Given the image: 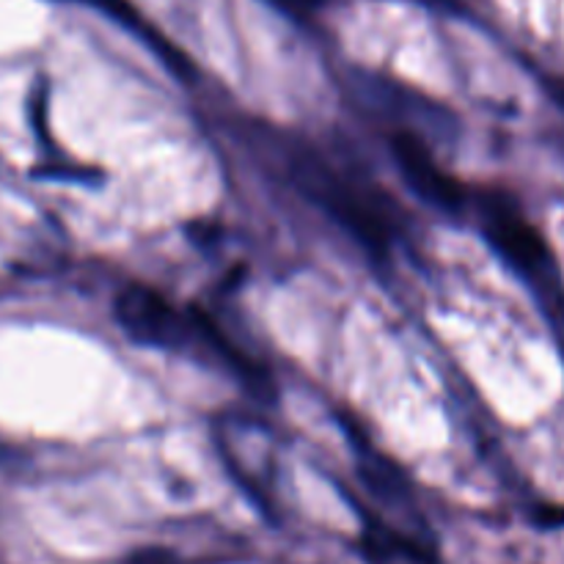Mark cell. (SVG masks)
Here are the masks:
<instances>
[{"mask_svg":"<svg viewBox=\"0 0 564 564\" xmlns=\"http://www.w3.org/2000/svg\"><path fill=\"white\" fill-rule=\"evenodd\" d=\"M301 174L303 187H306L308 196L319 204V207L328 209V215H334L345 229H350L352 235L361 242H367L369 248H378L383 251L391 242V224L386 218L383 209L361 191V187L352 185L350 180L336 174L334 169H325L317 160H306Z\"/></svg>","mask_w":564,"mask_h":564,"instance_id":"1","label":"cell"},{"mask_svg":"<svg viewBox=\"0 0 564 564\" xmlns=\"http://www.w3.org/2000/svg\"><path fill=\"white\" fill-rule=\"evenodd\" d=\"M270 3L279 6L281 11H286V14L306 17V14H312V11H317L325 0H270Z\"/></svg>","mask_w":564,"mask_h":564,"instance_id":"6","label":"cell"},{"mask_svg":"<svg viewBox=\"0 0 564 564\" xmlns=\"http://www.w3.org/2000/svg\"><path fill=\"white\" fill-rule=\"evenodd\" d=\"M113 317L132 341L160 350H180L196 336V319L147 284H127L113 297Z\"/></svg>","mask_w":564,"mask_h":564,"instance_id":"2","label":"cell"},{"mask_svg":"<svg viewBox=\"0 0 564 564\" xmlns=\"http://www.w3.org/2000/svg\"><path fill=\"white\" fill-rule=\"evenodd\" d=\"M391 147H394L391 152H394L402 176H405L408 185H411L424 202L433 204V207L438 209H446V213L463 209V204H466L463 185L455 176L446 174V171L441 169V163L433 158V152H430L416 135L400 132V135H394Z\"/></svg>","mask_w":564,"mask_h":564,"instance_id":"4","label":"cell"},{"mask_svg":"<svg viewBox=\"0 0 564 564\" xmlns=\"http://www.w3.org/2000/svg\"><path fill=\"white\" fill-rule=\"evenodd\" d=\"M485 237L490 246L507 259L516 270L527 275H538L545 279L549 270H554V259H551L549 242L543 240L532 220L507 204L505 198H496L488 209H485Z\"/></svg>","mask_w":564,"mask_h":564,"instance_id":"3","label":"cell"},{"mask_svg":"<svg viewBox=\"0 0 564 564\" xmlns=\"http://www.w3.org/2000/svg\"><path fill=\"white\" fill-rule=\"evenodd\" d=\"M80 3L94 6V9L105 11V14H110V17H113V20L124 22V25H130V28H141V20H138V11L132 9L130 0H80Z\"/></svg>","mask_w":564,"mask_h":564,"instance_id":"5","label":"cell"}]
</instances>
